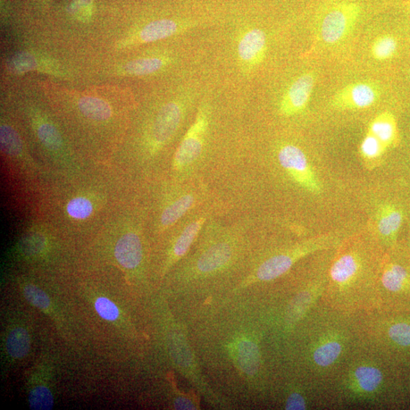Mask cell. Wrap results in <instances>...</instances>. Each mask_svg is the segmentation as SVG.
Segmentation results:
<instances>
[{
    "label": "cell",
    "instance_id": "cell-30",
    "mask_svg": "<svg viewBox=\"0 0 410 410\" xmlns=\"http://www.w3.org/2000/svg\"><path fill=\"white\" fill-rule=\"evenodd\" d=\"M14 73L23 74L35 70L38 63L35 56L29 53H19L12 58L8 63Z\"/></svg>",
    "mask_w": 410,
    "mask_h": 410
},
{
    "label": "cell",
    "instance_id": "cell-35",
    "mask_svg": "<svg viewBox=\"0 0 410 410\" xmlns=\"http://www.w3.org/2000/svg\"><path fill=\"white\" fill-rule=\"evenodd\" d=\"M175 409H195L194 405L191 403V401L187 399L180 398L177 400L175 404Z\"/></svg>",
    "mask_w": 410,
    "mask_h": 410
},
{
    "label": "cell",
    "instance_id": "cell-13",
    "mask_svg": "<svg viewBox=\"0 0 410 410\" xmlns=\"http://www.w3.org/2000/svg\"><path fill=\"white\" fill-rule=\"evenodd\" d=\"M207 221V214L204 213L192 216L186 223H184L183 228L178 234L173 246V261L178 260V259H180L188 253L192 244H194Z\"/></svg>",
    "mask_w": 410,
    "mask_h": 410
},
{
    "label": "cell",
    "instance_id": "cell-24",
    "mask_svg": "<svg viewBox=\"0 0 410 410\" xmlns=\"http://www.w3.org/2000/svg\"><path fill=\"white\" fill-rule=\"evenodd\" d=\"M341 352L342 346L338 342H326L315 349L314 361L317 365L327 367L337 361Z\"/></svg>",
    "mask_w": 410,
    "mask_h": 410
},
{
    "label": "cell",
    "instance_id": "cell-33",
    "mask_svg": "<svg viewBox=\"0 0 410 410\" xmlns=\"http://www.w3.org/2000/svg\"><path fill=\"white\" fill-rule=\"evenodd\" d=\"M95 307L98 315L106 321L114 322L120 317L119 308L107 298H98Z\"/></svg>",
    "mask_w": 410,
    "mask_h": 410
},
{
    "label": "cell",
    "instance_id": "cell-1",
    "mask_svg": "<svg viewBox=\"0 0 410 410\" xmlns=\"http://www.w3.org/2000/svg\"><path fill=\"white\" fill-rule=\"evenodd\" d=\"M210 120V108L203 104L174 155V171L187 174L198 165L203 155Z\"/></svg>",
    "mask_w": 410,
    "mask_h": 410
},
{
    "label": "cell",
    "instance_id": "cell-18",
    "mask_svg": "<svg viewBox=\"0 0 410 410\" xmlns=\"http://www.w3.org/2000/svg\"><path fill=\"white\" fill-rule=\"evenodd\" d=\"M80 111L94 120H106L112 115L111 107L105 100L95 97H85L79 100Z\"/></svg>",
    "mask_w": 410,
    "mask_h": 410
},
{
    "label": "cell",
    "instance_id": "cell-26",
    "mask_svg": "<svg viewBox=\"0 0 410 410\" xmlns=\"http://www.w3.org/2000/svg\"><path fill=\"white\" fill-rule=\"evenodd\" d=\"M30 407L33 409L49 410L54 407V397L52 391L45 386L33 388L29 396Z\"/></svg>",
    "mask_w": 410,
    "mask_h": 410
},
{
    "label": "cell",
    "instance_id": "cell-34",
    "mask_svg": "<svg viewBox=\"0 0 410 410\" xmlns=\"http://www.w3.org/2000/svg\"><path fill=\"white\" fill-rule=\"evenodd\" d=\"M306 409L305 400L299 394H292L287 400L286 409L287 410H303Z\"/></svg>",
    "mask_w": 410,
    "mask_h": 410
},
{
    "label": "cell",
    "instance_id": "cell-5",
    "mask_svg": "<svg viewBox=\"0 0 410 410\" xmlns=\"http://www.w3.org/2000/svg\"><path fill=\"white\" fill-rule=\"evenodd\" d=\"M328 242V237L315 239L289 252L272 256L259 266L256 278L262 281H269L281 277L291 269L298 259L321 249Z\"/></svg>",
    "mask_w": 410,
    "mask_h": 410
},
{
    "label": "cell",
    "instance_id": "cell-8",
    "mask_svg": "<svg viewBox=\"0 0 410 410\" xmlns=\"http://www.w3.org/2000/svg\"><path fill=\"white\" fill-rule=\"evenodd\" d=\"M315 84L313 72L304 73L292 81L281 100V114L292 116L302 113L311 98Z\"/></svg>",
    "mask_w": 410,
    "mask_h": 410
},
{
    "label": "cell",
    "instance_id": "cell-19",
    "mask_svg": "<svg viewBox=\"0 0 410 410\" xmlns=\"http://www.w3.org/2000/svg\"><path fill=\"white\" fill-rule=\"evenodd\" d=\"M31 340L28 331L22 328L13 329L6 340V350L14 358H22L29 353Z\"/></svg>",
    "mask_w": 410,
    "mask_h": 410
},
{
    "label": "cell",
    "instance_id": "cell-2",
    "mask_svg": "<svg viewBox=\"0 0 410 410\" xmlns=\"http://www.w3.org/2000/svg\"><path fill=\"white\" fill-rule=\"evenodd\" d=\"M361 13V7L356 3L340 1L331 5L320 24L322 41L329 45L340 43L352 32Z\"/></svg>",
    "mask_w": 410,
    "mask_h": 410
},
{
    "label": "cell",
    "instance_id": "cell-21",
    "mask_svg": "<svg viewBox=\"0 0 410 410\" xmlns=\"http://www.w3.org/2000/svg\"><path fill=\"white\" fill-rule=\"evenodd\" d=\"M167 61L161 57H145L129 62L124 70L132 75L144 77L162 70Z\"/></svg>",
    "mask_w": 410,
    "mask_h": 410
},
{
    "label": "cell",
    "instance_id": "cell-10",
    "mask_svg": "<svg viewBox=\"0 0 410 410\" xmlns=\"http://www.w3.org/2000/svg\"><path fill=\"white\" fill-rule=\"evenodd\" d=\"M233 247L230 240H219L206 248L196 261V267L199 273L208 274L223 269L231 261Z\"/></svg>",
    "mask_w": 410,
    "mask_h": 410
},
{
    "label": "cell",
    "instance_id": "cell-22",
    "mask_svg": "<svg viewBox=\"0 0 410 410\" xmlns=\"http://www.w3.org/2000/svg\"><path fill=\"white\" fill-rule=\"evenodd\" d=\"M354 375L358 387L365 392L378 389L383 379L381 371L372 366L358 367Z\"/></svg>",
    "mask_w": 410,
    "mask_h": 410
},
{
    "label": "cell",
    "instance_id": "cell-31",
    "mask_svg": "<svg viewBox=\"0 0 410 410\" xmlns=\"http://www.w3.org/2000/svg\"><path fill=\"white\" fill-rule=\"evenodd\" d=\"M67 212L73 219H86L93 212V205L86 198H75L67 205Z\"/></svg>",
    "mask_w": 410,
    "mask_h": 410
},
{
    "label": "cell",
    "instance_id": "cell-6",
    "mask_svg": "<svg viewBox=\"0 0 410 410\" xmlns=\"http://www.w3.org/2000/svg\"><path fill=\"white\" fill-rule=\"evenodd\" d=\"M381 88L372 81H358L334 95L331 104L339 110H362L373 106L380 98Z\"/></svg>",
    "mask_w": 410,
    "mask_h": 410
},
{
    "label": "cell",
    "instance_id": "cell-28",
    "mask_svg": "<svg viewBox=\"0 0 410 410\" xmlns=\"http://www.w3.org/2000/svg\"><path fill=\"white\" fill-rule=\"evenodd\" d=\"M38 137L46 148L49 150H58L62 145L60 132L49 123L42 124L38 131Z\"/></svg>",
    "mask_w": 410,
    "mask_h": 410
},
{
    "label": "cell",
    "instance_id": "cell-7",
    "mask_svg": "<svg viewBox=\"0 0 410 410\" xmlns=\"http://www.w3.org/2000/svg\"><path fill=\"white\" fill-rule=\"evenodd\" d=\"M267 37L259 29H248L241 33L237 45V55L242 69L249 72L260 65L265 57Z\"/></svg>",
    "mask_w": 410,
    "mask_h": 410
},
{
    "label": "cell",
    "instance_id": "cell-23",
    "mask_svg": "<svg viewBox=\"0 0 410 410\" xmlns=\"http://www.w3.org/2000/svg\"><path fill=\"white\" fill-rule=\"evenodd\" d=\"M397 42L395 37L381 36L374 40L371 48L372 56L376 61H388L394 56L397 50Z\"/></svg>",
    "mask_w": 410,
    "mask_h": 410
},
{
    "label": "cell",
    "instance_id": "cell-20",
    "mask_svg": "<svg viewBox=\"0 0 410 410\" xmlns=\"http://www.w3.org/2000/svg\"><path fill=\"white\" fill-rule=\"evenodd\" d=\"M238 361L242 371L253 375L260 364V356L257 346L253 342L242 341L238 347Z\"/></svg>",
    "mask_w": 410,
    "mask_h": 410
},
{
    "label": "cell",
    "instance_id": "cell-12",
    "mask_svg": "<svg viewBox=\"0 0 410 410\" xmlns=\"http://www.w3.org/2000/svg\"><path fill=\"white\" fill-rule=\"evenodd\" d=\"M114 254L125 269H136L143 258V248L138 234L133 232L124 234L117 242Z\"/></svg>",
    "mask_w": 410,
    "mask_h": 410
},
{
    "label": "cell",
    "instance_id": "cell-25",
    "mask_svg": "<svg viewBox=\"0 0 410 410\" xmlns=\"http://www.w3.org/2000/svg\"><path fill=\"white\" fill-rule=\"evenodd\" d=\"M0 142L4 152L12 157L22 153V144L18 133L10 125H2L0 128Z\"/></svg>",
    "mask_w": 410,
    "mask_h": 410
},
{
    "label": "cell",
    "instance_id": "cell-11",
    "mask_svg": "<svg viewBox=\"0 0 410 410\" xmlns=\"http://www.w3.org/2000/svg\"><path fill=\"white\" fill-rule=\"evenodd\" d=\"M198 202V196L192 189L186 187L166 204L160 216V224L164 229L169 228L180 221Z\"/></svg>",
    "mask_w": 410,
    "mask_h": 410
},
{
    "label": "cell",
    "instance_id": "cell-15",
    "mask_svg": "<svg viewBox=\"0 0 410 410\" xmlns=\"http://www.w3.org/2000/svg\"><path fill=\"white\" fill-rule=\"evenodd\" d=\"M404 221L402 211L394 205H384L379 209L377 228L380 237L388 242H394Z\"/></svg>",
    "mask_w": 410,
    "mask_h": 410
},
{
    "label": "cell",
    "instance_id": "cell-16",
    "mask_svg": "<svg viewBox=\"0 0 410 410\" xmlns=\"http://www.w3.org/2000/svg\"><path fill=\"white\" fill-rule=\"evenodd\" d=\"M381 282L382 287L393 294L410 291V273L402 265L389 263L384 267Z\"/></svg>",
    "mask_w": 410,
    "mask_h": 410
},
{
    "label": "cell",
    "instance_id": "cell-14",
    "mask_svg": "<svg viewBox=\"0 0 410 410\" xmlns=\"http://www.w3.org/2000/svg\"><path fill=\"white\" fill-rule=\"evenodd\" d=\"M191 26L189 22H180L173 19L156 20L146 24L139 33L141 43H150L172 37L187 31Z\"/></svg>",
    "mask_w": 410,
    "mask_h": 410
},
{
    "label": "cell",
    "instance_id": "cell-32",
    "mask_svg": "<svg viewBox=\"0 0 410 410\" xmlns=\"http://www.w3.org/2000/svg\"><path fill=\"white\" fill-rule=\"evenodd\" d=\"M23 294L29 302L41 310H47L50 306V300L46 292L36 286L27 285L24 287Z\"/></svg>",
    "mask_w": 410,
    "mask_h": 410
},
{
    "label": "cell",
    "instance_id": "cell-27",
    "mask_svg": "<svg viewBox=\"0 0 410 410\" xmlns=\"http://www.w3.org/2000/svg\"><path fill=\"white\" fill-rule=\"evenodd\" d=\"M387 149L379 139L368 132L362 141L361 152L366 160L373 161L381 157Z\"/></svg>",
    "mask_w": 410,
    "mask_h": 410
},
{
    "label": "cell",
    "instance_id": "cell-3",
    "mask_svg": "<svg viewBox=\"0 0 410 410\" xmlns=\"http://www.w3.org/2000/svg\"><path fill=\"white\" fill-rule=\"evenodd\" d=\"M189 100H173L163 105L157 113L150 131V144L154 149L161 148L173 138L187 117Z\"/></svg>",
    "mask_w": 410,
    "mask_h": 410
},
{
    "label": "cell",
    "instance_id": "cell-17",
    "mask_svg": "<svg viewBox=\"0 0 410 410\" xmlns=\"http://www.w3.org/2000/svg\"><path fill=\"white\" fill-rule=\"evenodd\" d=\"M369 132L379 139L387 148L394 145L397 139L395 116L390 112L380 113L372 121Z\"/></svg>",
    "mask_w": 410,
    "mask_h": 410
},
{
    "label": "cell",
    "instance_id": "cell-9",
    "mask_svg": "<svg viewBox=\"0 0 410 410\" xmlns=\"http://www.w3.org/2000/svg\"><path fill=\"white\" fill-rule=\"evenodd\" d=\"M361 258L354 253L341 255L333 264L331 269L332 285L339 294H347L352 288L358 275L361 271Z\"/></svg>",
    "mask_w": 410,
    "mask_h": 410
},
{
    "label": "cell",
    "instance_id": "cell-4",
    "mask_svg": "<svg viewBox=\"0 0 410 410\" xmlns=\"http://www.w3.org/2000/svg\"><path fill=\"white\" fill-rule=\"evenodd\" d=\"M278 157L284 171L299 187L311 194H320L321 184L302 149L292 144L283 145L278 150Z\"/></svg>",
    "mask_w": 410,
    "mask_h": 410
},
{
    "label": "cell",
    "instance_id": "cell-29",
    "mask_svg": "<svg viewBox=\"0 0 410 410\" xmlns=\"http://www.w3.org/2000/svg\"><path fill=\"white\" fill-rule=\"evenodd\" d=\"M388 337L397 346L410 347V323L399 322L392 324L388 331Z\"/></svg>",
    "mask_w": 410,
    "mask_h": 410
}]
</instances>
